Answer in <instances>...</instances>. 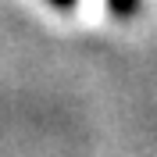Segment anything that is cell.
Masks as SVG:
<instances>
[{
	"label": "cell",
	"mask_w": 157,
	"mask_h": 157,
	"mask_svg": "<svg viewBox=\"0 0 157 157\" xmlns=\"http://www.w3.org/2000/svg\"><path fill=\"white\" fill-rule=\"evenodd\" d=\"M50 4H54V7H71L75 0H50Z\"/></svg>",
	"instance_id": "cell-1"
}]
</instances>
